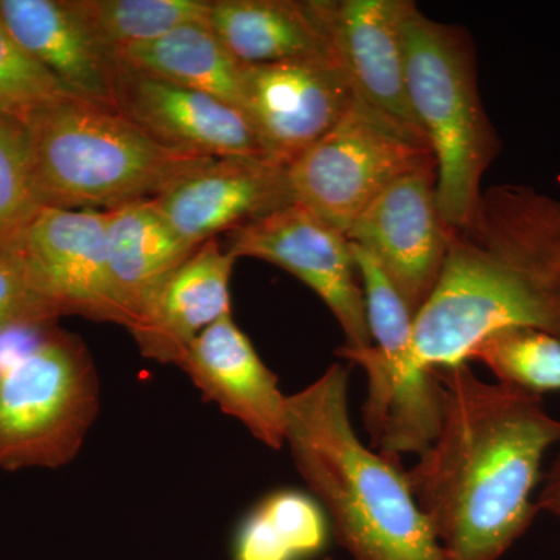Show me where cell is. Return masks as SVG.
Masks as SVG:
<instances>
[{
	"instance_id": "4",
	"label": "cell",
	"mask_w": 560,
	"mask_h": 560,
	"mask_svg": "<svg viewBox=\"0 0 560 560\" xmlns=\"http://www.w3.org/2000/svg\"><path fill=\"white\" fill-rule=\"evenodd\" d=\"M44 208L108 210L154 200L215 158L171 149L108 103L70 97L25 124Z\"/></svg>"
},
{
	"instance_id": "24",
	"label": "cell",
	"mask_w": 560,
	"mask_h": 560,
	"mask_svg": "<svg viewBox=\"0 0 560 560\" xmlns=\"http://www.w3.org/2000/svg\"><path fill=\"white\" fill-rule=\"evenodd\" d=\"M497 382L541 396L560 390V338L534 329H503L482 338L467 355Z\"/></svg>"
},
{
	"instance_id": "28",
	"label": "cell",
	"mask_w": 560,
	"mask_h": 560,
	"mask_svg": "<svg viewBox=\"0 0 560 560\" xmlns=\"http://www.w3.org/2000/svg\"><path fill=\"white\" fill-rule=\"evenodd\" d=\"M536 504L539 512H548L560 521V453L545 474Z\"/></svg>"
},
{
	"instance_id": "5",
	"label": "cell",
	"mask_w": 560,
	"mask_h": 560,
	"mask_svg": "<svg viewBox=\"0 0 560 560\" xmlns=\"http://www.w3.org/2000/svg\"><path fill=\"white\" fill-rule=\"evenodd\" d=\"M101 412L88 346L55 319L0 330V470L61 469Z\"/></svg>"
},
{
	"instance_id": "18",
	"label": "cell",
	"mask_w": 560,
	"mask_h": 560,
	"mask_svg": "<svg viewBox=\"0 0 560 560\" xmlns=\"http://www.w3.org/2000/svg\"><path fill=\"white\" fill-rule=\"evenodd\" d=\"M0 22L73 95L114 105L119 66L88 31L72 0H0Z\"/></svg>"
},
{
	"instance_id": "22",
	"label": "cell",
	"mask_w": 560,
	"mask_h": 560,
	"mask_svg": "<svg viewBox=\"0 0 560 560\" xmlns=\"http://www.w3.org/2000/svg\"><path fill=\"white\" fill-rule=\"evenodd\" d=\"M72 5L116 60L121 50L161 38L180 25L209 22L212 0H72Z\"/></svg>"
},
{
	"instance_id": "12",
	"label": "cell",
	"mask_w": 560,
	"mask_h": 560,
	"mask_svg": "<svg viewBox=\"0 0 560 560\" xmlns=\"http://www.w3.org/2000/svg\"><path fill=\"white\" fill-rule=\"evenodd\" d=\"M3 250L21 260L62 315L120 324L109 285L105 212L46 206Z\"/></svg>"
},
{
	"instance_id": "20",
	"label": "cell",
	"mask_w": 560,
	"mask_h": 560,
	"mask_svg": "<svg viewBox=\"0 0 560 560\" xmlns=\"http://www.w3.org/2000/svg\"><path fill=\"white\" fill-rule=\"evenodd\" d=\"M209 25L242 66L337 57L318 0H212Z\"/></svg>"
},
{
	"instance_id": "7",
	"label": "cell",
	"mask_w": 560,
	"mask_h": 560,
	"mask_svg": "<svg viewBox=\"0 0 560 560\" xmlns=\"http://www.w3.org/2000/svg\"><path fill=\"white\" fill-rule=\"evenodd\" d=\"M352 245V243H350ZM359 267L372 346L337 349L366 374L363 422L370 445L385 458L422 455L436 440L444 415V386L419 359L415 315L368 250L352 245Z\"/></svg>"
},
{
	"instance_id": "6",
	"label": "cell",
	"mask_w": 560,
	"mask_h": 560,
	"mask_svg": "<svg viewBox=\"0 0 560 560\" xmlns=\"http://www.w3.org/2000/svg\"><path fill=\"white\" fill-rule=\"evenodd\" d=\"M408 98L436 161V198L445 226L469 219L500 139L478 91L474 44L466 32L410 2L404 20Z\"/></svg>"
},
{
	"instance_id": "21",
	"label": "cell",
	"mask_w": 560,
	"mask_h": 560,
	"mask_svg": "<svg viewBox=\"0 0 560 560\" xmlns=\"http://www.w3.org/2000/svg\"><path fill=\"white\" fill-rule=\"evenodd\" d=\"M117 66L205 92L242 109L243 66L232 57L209 22L180 25L161 38L128 47Z\"/></svg>"
},
{
	"instance_id": "19",
	"label": "cell",
	"mask_w": 560,
	"mask_h": 560,
	"mask_svg": "<svg viewBox=\"0 0 560 560\" xmlns=\"http://www.w3.org/2000/svg\"><path fill=\"white\" fill-rule=\"evenodd\" d=\"M105 213L110 293L120 326L131 330L161 283L197 248L176 234L153 200Z\"/></svg>"
},
{
	"instance_id": "25",
	"label": "cell",
	"mask_w": 560,
	"mask_h": 560,
	"mask_svg": "<svg viewBox=\"0 0 560 560\" xmlns=\"http://www.w3.org/2000/svg\"><path fill=\"white\" fill-rule=\"evenodd\" d=\"M43 208L33 176L27 127L0 113V253Z\"/></svg>"
},
{
	"instance_id": "16",
	"label": "cell",
	"mask_w": 560,
	"mask_h": 560,
	"mask_svg": "<svg viewBox=\"0 0 560 560\" xmlns=\"http://www.w3.org/2000/svg\"><path fill=\"white\" fill-rule=\"evenodd\" d=\"M178 368L201 390L202 399L219 405L261 444L275 451L285 445L289 396L232 313L191 341Z\"/></svg>"
},
{
	"instance_id": "10",
	"label": "cell",
	"mask_w": 560,
	"mask_h": 560,
	"mask_svg": "<svg viewBox=\"0 0 560 560\" xmlns=\"http://www.w3.org/2000/svg\"><path fill=\"white\" fill-rule=\"evenodd\" d=\"M436 179V162L400 176L346 232L352 245L374 257L415 318L436 289L447 253Z\"/></svg>"
},
{
	"instance_id": "3",
	"label": "cell",
	"mask_w": 560,
	"mask_h": 560,
	"mask_svg": "<svg viewBox=\"0 0 560 560\" xmlns=\"http://www.w3.org/2000/svg\"><path fill=\"white\" fill-rule=\"evenodd\" d=\"M285 445L352 560H447L399 463L360 440L345 364L287 397Z\"/></svg>"
},
{
	"instance_id": "13",
	"label": "cell",
	"mask_w": 560,
	"mask_h": 560,
	"mask_svg": "<svg viewBox=\"0 0 560 560\" xmlns=\"http://www.w3.org/2000/svg\"><path fill=\"white\" fill-rule=\"evenodd\" d=\"M318 5L357 101L429 143L408 98L404 20L410 0H318Z\"/></svg>"
},
{
	"instance_id": "17",
	"label": "cell",
	"mask_w": 560,
	"mask_h": 560,
	"mask_svg": "<svg viewBox=\"0 0 560 560\" xmlns=\"http://www.w3.org/2000/svg\"><path fill=\"white\" fill-rule=\"evenodd\" d=\"M235 260L234 254L212 238L161 283L130 330L145 359L178 366L202 330L231 315L230 282Z\"/></svg>"
},
{
	"instance_id": "26",
	"label": "cell",
	"mask_w": 560,
	"mask_h": 560,
	"mask_svg": "<svg viewBox=\"0 0 560 560\" xmlns=\"http://www.w3.org/2000/svg\"><path fill=\"white\" fill-rule=\"evenodd\" d=\"M77 97L33 60L0 22V113L27 124L40 110Z\"/></svg>"
},
{
	"instance_id": "9",
	"label": "cell",
	"mask_w": 560,
	"mask_h": 560,
	"mask_svg": "<svg viewBox=\"0 0 560 560\" xmlns=\"http://www.w3.org/2000/svg\"><path fill=\"white\" fill-rule=\"evenodd\" d=\"M228 250L291 272L327 305L346 348L372 346L363 282L345 232L291 202L230 232Z\"/></svg>"
},
{
	"instance_id": "11",
	"label": "cell",
	"mask_w": 560,
	"mask_h": 560,
	"mask_svg": "<svg viewBox=\"0 0 560 560\" xmlns=\"http://www.w3.org/2000/svg\"><path fill=\"white\" fill-rule=\"evenodd\" d=\"M353 98L337 57L243 66L242 110L268 160L285 168L342 119Z\"/></svg>"
},
{
	"instance_id": "27",
	"label": "cell",
	"mask_w": 560,
	"mask_h": 560,
	"mask_svg": "<svg viewBox=\"0 0 560 560\" xmlns=\"http://www.w3.org/2000/svg\"><path fill=\"white\" fill-rule=\"evenodd\" d=\"M62 315L13 254L0 253V330L24 320H58Z\"/></svg>"
},
{
	"instance_id": "1",
	"label": "cell",
	"mask_w": 560,
	"mask_h": 560,
	"mask_svg": "<svg viewBox=\"0 0 560 560\" xmlns=\"http://www.w3.org/2000/svg\"><path fill=\"white\" fill-rule=\"evenodd\" d=\"M433 370L444 386L440 433L405 477L447 560H500L539 512L560 420L541 396L482 381L469 363Z\"/></svg>"
},
{
	"instance_id": "15",
	"label": "cell",
	"mask_w": 560,
	"mask_h": 560,
	"mask_svg": "<svg viewBox=\"0 0 560 560\" xmlns=\"http://www.w3.org/2000/svg\"><path fill=\"white\" fill-rule=\"evenodd\" d=\"M154 206L189 245L245 226L293 202L287 168L259 158H223L184 176Z\"/></svg>"
},
{
	"instance_id": "8",
	"label": "cell",
	"mask_w": 560,
	"mask_h": 560,
	"mask_svg": "<svg viewBox=\"0 0 560 560\" xmlns=\"http://www.w3.org/2000/svg\"><path fill=\"white\" fill-rule=\"evenodd\" d=\"M433 150L353 98L342 119L287 168L293 202L348 232L400 176L431 164Z\"/></svg>"
},
{
	"instance_id": "23",
	"label": "cell",
	"mask_w": 560,
	"mask_h": 560,
	"mask_svg": "<svg viewBox=\"0 0 560 560\" xmlns=\"http://www.w3.org/2000/svg\"><path fill=\"white\" fill-rule=\"evenodd\" d=\"M323 523L304 497L282 492L265 500L243 523L234 560H298L323 544Z\"/></svg>"
},
{
	"instance_id": "2",
	"label": "cell",
	"mask_w": 560,
	"mask_h": 560,
	"mask_svg": "<svg viewBox=\"0 0 560 560\" xmlns=\"http://www.w3.org/2000/svg\"><path fill=\"white\" fill-rule=\"evenodd\" d=\"M447 230L440 280L415 318L425 366L467 363L482 338L503 329L560 338V201L500 184L482 190L469 219Z\"/></svg>"
},
{
	"instance_id": "14",
	"label": "cell",
	"mask_w": 560,
	"mask_h": 560,
	"mask_svg": "<svg viewBox=\"0 0 560 560\" xmlns=\"http://www.w3.org/2000/svg\"><path fill=\"white\" fill-rule=\"evenodd\" d=\"M114 106L171 149L215 160H268L246 114L205 92L119 66Z\"/></svg>"
}]
</instances>
